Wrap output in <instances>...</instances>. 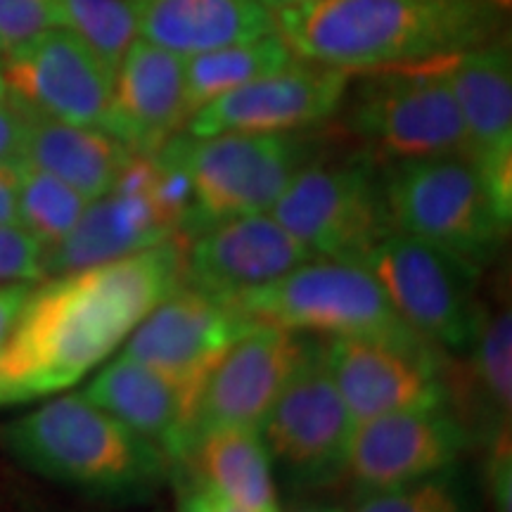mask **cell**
Returning a JSON list of instances; mask_svg holds the SVG:
<instances>
[{
    "instance_id": "1",
    "label": "cell",
    "mask_w": 512,
    "mask_h": 512,
    "mask_svg": "<svg viewBox=\"0 0 512 512\" xmlns=\"http://www.w3.org/2000/svg\"><path fill=\"white\" fill-rule=\"evenodd\" d=\"M183 266L181 238H171L31 287L0 344V406L46 399L81 382L185 283Z\"/></svg>"
},
{
    "instance_id": "2",
    "label": "cell",
    "mask_w": 512,
    "mask_h": 512,
    "mask_svg": "<svg viewBox=\"0 0 512 512\" xmlns=\"http://www.w3.org/2000/svg\"><path fill=\"white\" fill-rule=\"evenodd\" d=\"M508 0H309L275 10V31L302 60L375 72L484 46Z\"/></svg>"
},
{
    "instance_id": "3",
    "label": "cell",
    "mask_w": 512,
    "mask_h": 512,
    "mask_svg": "<svg viewBox=\"0 0 512 512\" xmlns=\"http://www.w3.org/2000/svg\"><path fill=\"white\" fill-rule=\"evenodd\" d=\"M0 444L36 475L100 498L145 501L171 475L162 448L83 394L57 396L8 422Z\"/></svg>"
},
{
    "instance_id": "4",
    "label": "cell",
    "mask_w": 512,
    "mask_h": 512,
    "mask_svg": "<svg viewBox=\"0 0 512 512\" xmlns=\"http://www.w3.org/2000/svg\"><path fill=\"white\" fill-rule=\"evenodd\" d=\"M382 185L396 233L444 249L477 271L501 249L510 226L470 159H403L387 169Z\"/></svg>"
},
{
    "instance_id": "5",
    "label": "cell",
    "mask_w": 512,
    "mask_h": 512,
    "mask_svg": "<svg viewBox=\"0 0 512 512\" xmlns=\"http://www.w3.org/2000/svg\"><path fill=\"white\" fill-rule=\"evenodd\" d=\"M233 304L256 325L427 344L399 318L373 273L354 261L309 259L283 278L240 294Z\"/></svg>"
},
{
    "instance_id": "6",
    "label": "cell",
    "mask_w": 512,
    "mask_h": 512,
    "mask_svg": "<svg viewBox=\"0 0 512 512\" xmlns=\"http://www.w3.org/2000/svg\"><path fill=\"white\" fill-rule=\"evenodd\" d=\"M164 150L190 178L195 211L190 235L240 216L266 214L306 162L309 143L294 133L174 136Z\"/></svg>"
},
{
    "instance_id": "7",
    "label": "cell",
    "mask_w": 512,
    "mask_h": 512,
    "mask_svg": "<svg viewBox=\"0 0 512 512\" xmlns=\"http://www.w3.org/2000/svg\"><path fill=\"white\" fill-rule=\"evenodd\" d=\"M311 259L361 264L394 233L382 176L370 159L306 162L268 211Z\"/></svg>"
},
{
    "instance_id": "8",
    "label": "cell",
    "mask_w": 512,
    "mask_h": 512,
    "mask_svg": "<svg viewBox=\"0 0 512 512\" xmlns=\"http://www.w3.org/2000/svg\"><path fill=\"white\" fill-rule=\"evenodd\" d=\"M444 57L375 69L358 86L349 124L382 155L403 159L465 157L467 128L444 69Z\"/></svg>"
},
{
    "instance_id": "9",
    "label": "cell",
    "mask_w": 512,
    "mask_h": 512,
    "mask_svg": "<svg viewBox=\"0 0 512 512\" xmlns=\"http://www.w3.org/2000/svg\"><path fill=\"white\" fill-rule=\"evenodd\" d=\"M361 266L427 344L446 351L472 347L484 316L477 304V268L396 230L370 249Z\"/></svg>"
},
{
    "instance_id": "10",
    "label": "cell",
    "mask_w": 512,
    "mask_h": 512,
    "mask_svg": "<svg viewBox=\"0 0 512 512\" xmlns=\"http://www.w3.org/2000/svg\"><path fill=\"white\" fill-rule=\"evenodd\" d=\"M356 420L337 392L323 347L309 356L261 422V439L290 482L318 486L344 475Z\"/></svg>"
},
{
    "instance_id": "11",
    "label": "cell",
    "mask_w": 512,
    "mask_h": 512,
    "mask_svg": "<svg viewBox=\"0 0 512 512\" xmlns=\"http://www.w3.org/2000/svg\"><path fill=\"white\" fill-rule=\"evenodd\" d=\"M112 83V69L62 27L0 53V98L27 117L102 128Z\"/></svg>"
},
{
    "instance_id": "12",
    "label": "cell",
    "mask_w": 512,
    "mask_h": 512,
    "mask_svg": "<svg viewBox=\"0 0 512 512\" xmlns=\"http://www.w3.org/2000/svg\"><path fill=\"white\" fill-rule=\"evenodd\" d=\"M254 328L259 325L233 299L183 283L140 320L121 356L202 389L230 347Z\"/></svg>"
},
{
    "instance_id": "13",
    "label": "cell",
    "mask_w": 512,
    "mask_h": 512,
    "mask_svg": "<svg viewBox=\"0 0 512 512\" xmlns=\"http://www.w3.org/2000/svg\"><path fill=\"white\" fill-rule=\"evenodd\" d=\"M320 347L332 382L356 422L448 401V382L430 344L330 337Z\"/></svg>"
},
{
    "instance_id": "14",
    "label": "cell",
    "mask_w": 512,
    "mask_h": 512,
    "mask_svg": "<svg viewBox=\"0 0 512 512\" xmlns=\"http://www.w3.org/2000/svg\"><path fill=\"white\" fill-rule=\"evenodd\" d=\"M349 88V72L297 57L287 67L211 100L188 119L195 138L219 133H297L328 121Z\"/></svg>"
},
{
    "instance_id": "15",
    "label": "cell",
    "mask_w": 512,
    "mask_h": 512,
    "mask_svg": "<svg viewBox=\"0 0 512 512\" xmlns=\"http://www.w3.org/2000/svg\"><path fill=\"white\" fill-rule=\"evenodd\" d=\"M470 427L444 406L356 422L344 475L361 494L392 489L451 470L470 446Z\"/></svg>"
},
{
    "instance_id": "16",
    "label": "cell",
    "mask_w": 512,
    "mask_h": 512,
    "mask_svg": "<svg viewBox=\"0 0 512 512\" xmlns=\"http://www.w3.org/2000/svg\"><path fill=\"white\" fill-rule=\"evenodd\" d=\"M441 69L458 102L472 147V164L484 178L498 216L512 219V60L503 41L446 55Z\"/></svg>"
},
{
    "instance_id": "17",
    "label": "cell",
    "mask_w": 512,
    "mask_h": 512,
    "mask_svg": "<svg viewBox=\"0 0 512 512\" xmlns=\"http://www.w3.org/2000/svg\"><path fill=\"white\" fill-rule=\"evenodd\" d=\"M313 342L273 325H259L233 344L211 370L197 401L195 439L221 427H254L283 394Z\"/></svg>"
},
{
    "instance_id": "18",
    "label": "cell",
    "mask_w": 512,
    "mask_h": 512,
    "mask_svg": "<svg viewBox=\"0 0 512 512\" xmlns=\"http://www.w3.org/2000/svg\"><path fill=\"white\" fill-rule=\"evenodd\" d=\"M311 254L271 214H252L216 223L185 249V285L235 299L283 278Z\"/></svg>"
},
{
    "instance_id": "19",
    "label": "cell",
    "mask_w": 512,
    "mask_h": 512,
    "mask_svg": "<svg viewBox=\"0 0 512 512\" xmlns=\"http://www.w3.org/2000/svg\"><path fill=\"white\" fill-rule=\"evenodd\" d=\"M188 119L185 57L136 38L114 72L102 128L133 155H155Z\"/></svg>"
},
{
    "instance_id": "20",
    "label": "cell",
    "mask_w": 512,
    "mask_h": 512,
    "mask_svg": "<svg viewBox=\"0 0 512 512\" xmlns=\"http://www.w3.org/2000/svg\"><path fill=\"white\" fill-rule=\"evenodd\" d=\"M202 389L119 356L83 389L95 406L162 448L171 463H183L195 441V415Z\"/></svg>"
},
{
    "instance_id": "21",
    "label": "cell",
    "mask_w": 512,
    "mask_h": 512,
    "mask_svg": "<svg viewBox=\"0 0 512 512\" xmlns=\"http://www.w3.org/2000/svg\"><path fill=\"white\" fill-rule=\"evenodd\" d=\"M178 238L147 195L110 190L88 202L67 238L43 254V275H64L110 264Z\"/></svg>"
},
{
    "instance_id": "22",
    "label": "cell",
    "mask_w": 512,
    "mask_h": 512,
    "mask_svg": "<svg viewBox=\"0 0 512 512\" xmlns=\"http://www.w3.org/2000/svg\"><path fill=\"white\" fill-rule=\"evenodd\" d=\"M143 41L190 57L275 31L259 0H126Z\"/></svg>"
},
{
    "instance_id": "23",
    "label": "cell",
    "mask_w": 512,
    "mask_h": 512,
    "mask_svg": "<svg viewBox=\"0 0 512 512\" xmlns=\"http://www.w3.org/2000/svg\"><path fill=\"white\" fill-rule=\"evenodd\" d=\"M133 152L100 126L29 117L24 162L72 185L88 202L107 195Z\"/></svg>"
},
{
    "instance_id": "24",
    "label": "cell",
    "mask_w": 512,
    "mask_h": 512,
    "mask_svg": "<svg viewBox=\"0 0 512 512\" xmlns=\"http://www.w3.org/2000/svg\"><path fill=\"white\" fill-rule=\"evenodd\" d=\"M183 463L214 494L256 512H280L271 453L254 427H221L200 434Z\"/></svg>"
},
{
    "instance_id": "25",
    "label": "cell",
    "mask_w": 512,
    "mask_h": 512,
    "mask_svg": "<svg viewBox=\"0 0 512 512\" xmlns=\"http://www.w3.org/2000/svg\"><path fill=\"white\" fill-rule=\"evenodd\" d=\"M297 60L278 31L185 57V102L190 117L211 100Z\"/></svg>"
},
{
    "instance_id": "26",
    "label": "cell",
    "mask_w": 512,
    "mask_h": 512,
    "mask_svg": "<svg viewBox=\"0 0 512 512\" xmlns=\"http://www.w3.org/2000/svg\"><path fill=\"white\" fill-rule=\"evenodd\" d=\"M470 351V389L472 413L486 437L510 427L512 408V311L501 306L491 316H482L477 337Z\"/></svg>"
},
{
    "instance_id": "27",
    "label": "cell",
    "mask_w": 512,
    "mask_h": 512,
    "mask_svg": "<svg viewBox=\"0 0 512 512\" xmlns=\"http://www.w3.org/2000/svg\"><path fill=\"white\" fill-rule=\"evenodd\" d=\"M86 207L88 200L72 185L27 162L19 166L17 223L34 235L43 249L67 238Z\"/></svg>"
},
{
    "instance_id": "28",
    "label": "cell",
    "mask_w": 512,
    "mask_h": 512,
    "mask_svg": "<svg viewBox=\"0 0 512 512\" xmlns=\"http://www.w3.org/2000/svg\"><path fill=\"white\" fill-rule=\"evenodd\" d=\"M117 72L121 57L136 41V22L126 0H60V24Z\"/></svg>"
},
{
    "instance_id": "29",
    "label": "cell",
    "mask_w": 512,
    "mask_h": 512,
    "mask_svg": "<svg viewBox=\"0 0 512 512\" xmlns=\"http://www.w3.org/2000/svg\"><path fill=\"white\" fill-rule=\"evenodd\" d=\"M354 512H465V494L451 467L418 482L363 494Z\"/></svg>"
},
{
    "instance_id": "30",
    "label": "cell",
    "mask_w": 512,
    "mask_h": 512,
    "mask_svg": "<svg viewBox=\"0 0 512 512\" xmlns=\"http://www.w3.org/2000/svg\"><path fill=\"white\" fill-rule=\"evenodd\" d=\"M60 24V0H0V53Z\"/></svg>"
},
{
    "instance_id": "31",
    "label": "cell",
    "mask_w": 512,
    "mask_h": 512,
    "mask_svg": "<svg viewBox=\"0 0 512 512\" xmlns=\"http://www.w3.org/2000/svg\"><path fill=\"white\" fill-rule=\"evenodd\" d=\"M43 249L19 223L0 226V285L36 283L43 275Z\"/></svg>"
},
{
    "instance_id": "32",
    "label": "cell",
    "mask_w": 512,
    "mask_h": 512,
    "mask_svg": "<svg viewBox=\"0 0 512 512\" xmlns=\"http://www.w3.org/2000/svg\"><path fill=\"white\" fill-rule=\"evenodd\" d=\"M489 491L496 512H512V451L510 427L491 437Z\"/></svg>"
},
{
    "instance_id": "33",
    "label": "cell",
    "mask_w": 512,
    "mask_h": 512,
    "mask_svg": "<svg viewBox=\"0 0 512 512\" xmlns=\"http://www.w3.org/2000/svg\"><path fill=\"white\" fill-rule=\"evenodd\" d=\"M29 117L0 98V164H22Z\"/></svg>"
},
{
    "instance_id": "34",
    "label": "cell",
    "mask_w": 512,
    "mask_h": 512,
    "mask_svg": "<svg viewBox=\"0 0 512 512\" xmlns=\"http://www.w3.org/2000/svg\"><path fill=\"white\" fill-rule=\"evenodd\" d=\"M31 287H34L31 283L0 285V344L10 335L19 311H22L24 302H27Z\"/></svg>"
},
{
    "instance_id": "35",
    "label": "cell",
    "mask_w": 512,
    "mask_h": 512,
    "mask_svg": "<svg viewBox=\"0 0 512 512\" xmlns=\"http://www.w3.org/2000/svg\"><path fill=\"white\" fill-rule=\"evenodd\" d=\"M19 166L22 164H0V226L17 223Z\"/></svg>"
},
{
    "instance_id": "36",
    "label": "cell",
    "mask_w": 512,
    "mask_h": 512,
    "mask_svg": "<svg viewBox=\"0 0 512 512\" xmlns=\"http://www.w3.org/2000/svg\"><path fill=\"white\" fill-rule=\"evenodd\" d=\"M178 512H219L211 498V491L195 475H185L178 491Z\"/></svg>"
},
{
    "instance_id": "37",
    "label": "cell",
    "mask_w": 512,
    "mask_h": 512,
    "mask_svg": "<svg viewBox=\"0 0 512 512\" xmlns=\"http://www.w3.org/2000/svg\"><path fill=\"white\" fill-rule=\"evenodd\" d=\"M204 486H207V484H204ZM207 489H209V486H207ZM211 498H214V505H216V510H219V512H256V510L245 508V505H238V503L228 501V498L214 494V491H211Z\"/></svg>"
},
{
    "instance_id": "38",
    "label": "cell",
    "mask_w": 512,
    "mask_h": 512,
    "mask_svg": "<svg viewBox=\"0 0 512 512\" xmlns=\"http://www.w3.org/2000/svg\"><path fill=\"white\" fill-rule=\"evenodd\" d=\"M259 3L271 12H275V10H283V8H292V5L309 3V0H259Z\"/></svg>"
},
{
    "instance_id": "39",
    "label": "cell",
    "mask_w": 512,
    "mask_h": 512,
    "mask_svg": "<svg viewBox=\"0 0 512 512\" xmlns=\"http://www.w3.org/2000/svg\"><path fill=\"white\" fill-rule=\"evenodd\" d=\"M292 512H344V508H339V505L313 503V505H302V508H294Z\"/></svg>"
},
{
    "instance_id": "40",
    "label": "cell",
    "mask_w": 512,
    "mask_h": 512,
    "mask_svg": "<svg viewBox=\"0 0 512 512\" xmlns=\"http://www.w3.org/2000/svg\"><path fill=\"white\" fill-rule=\"evenodd\" d=\"M152 512H162V510H152Z\"/></svg>"
}]
</instances>
